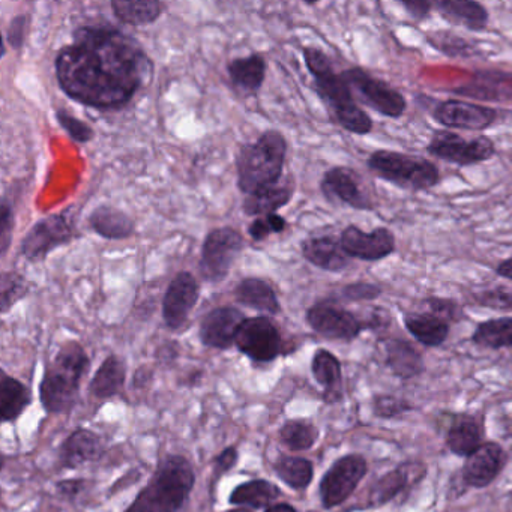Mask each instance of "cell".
<instances>
[{
	"instance_id": "14",
	"label": "cell",
	"mask_w": 512,
	"mask_h": 512,
	"mask_svg": "<svg viewBox=\"0 0 512 512\" xmlns=\"http://www.w3.org/2000/svg\"><path fill=\"white\" fill-rule=\"evenodd\" d=\"M323 196L332 203L350 206L356 211H373L374 202L365 188L361 175L350 167L329 169L320 182Z\"/></svg>"
},
{
	"instance_id": "17",
	"label": "cell",
	"mask_w": 512,
	"mask_h": 512,
	"mask_svg": "<svg viewBox=\"0 0 512 512\" xmlns=\"http://www.w3.org/2000/svg\"><path fill=\"white\" fill-rule=\"evenodd\" d=\"M200 286L191 272L182 271L173 278L163 299V319L167 328L181 329L197 305Z\"/></svg>"
},
{
	"instance_id": "45",
	"label": "cell",
	"mask_w": 512,
	"mask_h": 512,
	"mask_svg": "<svg viewBox=\"0 0 512 512\" xmlns=\"http://www.w3.org/2000/svg\"><path fill=\"white\" fill-rule=\"evenodd\" d=\"M287 221L281 215L271 214L263 218H256L248 226V235L256 242L265 241L272 233H283L286 230Z\"/></svg>"
},
{
	"instance_id": "1",
	"label": "cell",
	"mask_w": 512,
	"mask_h": 512,
	"mask_svg": "<svg viewBox=\"0 0 512 512\" xmlns=\"http://www.w3.org/2000/svg\"><path fill=\"white\" fill-rule=\"evenodd\" d=\"M56 77L77 103L109 110L130 103L154 76V62L130 35L112 26H82L58 53Z\"/></svg>"
},
{
	"instance_id": "37",
	"label": "cell",
	"mask_w": 512,
	"mask_h": 512,
	"mask_svg": "<svg viewBox=\"0 0 512 512\" xmlns=\"http://www.w3.org/2000/svg\"><path fill=\"white\" fill-rule=\"evenodd\" d=\"M476 346L487 349H512V316L485 320L472 334Z\"/></svg>"
},
{
	"instance_id": "9",
	"label": "cell",
	"mask_w": 512,
	"mask_h": 512,
	"mask_svg": "<svg viewBox=\"0 0 512 512\" xmlns=\"http://www.w3.org/2000/svg\"><path fill=\"white\" fill-rule=\"evenodd\" d=\"M431 157L458 167L475 166L485 163L496 155V143L488 136L464 139L451 130L434 131L427 145Z\"/></svg>"
},
{
	"instance_id": "6",
	"label": "cell",
	"mask_w": 512,
	"mask_h": 512,
	"mask_svg": "<svg viewBox=\"0 0 512 512\" xmlns=\"http://www.w3.org/2000/svg\"><path fill=\"white\" fill-rule=\"evenodd\" d=\"M367 167L382 181L412 193L431 190L442 181L439 169L433 161L388 149L374 151L368 157Z\"/></svg>"
},
{
	"instance_id": "54",
	"label": "cell",
	"mask_w": 512,
	"mask_h": 512,
	"mask_svg": "<svg viewBox=\"0 0 512 512\" xmlns=\"http://www.w3.org/2000/svg\"><path fill=\"white\" fill-rule=\"evenodd\" d=\"M265 512H298L289 503H275V505L266 508Z\"/></svg>"
},
{
	"instance_id": "40",
	"label": "cell",
	"mask_w": 512,
	"mask_h": 512,
	"mask_svg": "<svg viewBox=\"0 0 512 512\" xmlns=\"http://www.w3.org/2000/svg\"><path fill=\"white\" fill-rule=\"evenodd\" d=\"M281 442L292 451H307L316 445L319 439V430L311 422L293 419L284 422L280 430Z\"/></svg>"
},
{
	"instance_id": "44",
	"label": "cell",
	"mask_w": 512,
	"mask_h": 512,
	"mask_svg": "<svg viewBox=\"0 0 512 512\" xmlns=\"http://www.w3.org/2000/svg\"><path fill=\"white\" fill-rule=\"evenodd\" d=\"M56 119H58L59 125L67 131L68 136H70L74 142L86 145V143L94 140V130H92L86 122L76 118V116L70 115V113L65 112V110H58V112H56Z\"/></svg>"
},
{
	"instance_id": "15",
	"label": "cell",
	"mask_w": 512,
	"mask_h": 512,
	"mask_svg": "<svg viewBox=\"0 0 512 512\" xmlns=\"http://www.w3.org/2000/svg\"><path fill=\"white\" fill-rule=\"evenodd\" d=\"M340 242L350 259L361 262H380L397 250V239L388 227H377L367 233L350 224L341 232Z\"/></svg>"
},
{
	"instance_id": "43",
	"label": "cell",
	"mask_w": 512,
	"mask_h": 512,
	"mask_svg": "<svg viewBox=\"0 0 512 512\" xmlns=\"http://www.w3.org/2000/svg\"><path fill=\"white\" fill-rule=\"evenodd\" d=\"M422 305L425 307L427 313L433 316L440 317L445 322H458L463 317V308L454 299L439 298V296H430L424 299Z\"/></svg>"
},
{
	"instance_id": "29",
	"label": "cell",
	"mask_w": 512,
	"mask_h": 512,
	"mask_svg": "<svg viewBox=\"0 0 512 512\" xmlns=\"http://www.w3.org/2000/svg\"><path fill=\"white\" fill-rule=\"evenodd\" d=\"M311 371L314 379L325 389L326 403H337L343 397V373H341V362L338 361L334 353L326 349L316 350L313 361H311Z\"/></svg>"
},
{
	"instance_id": "33",
	"label": "cell",
	"mask_w": 512,
	"mask_h": 512,
	"mask_svg": "<svg viewBox=\"0 0 512 512\" xmlns=\"http://www.w3.org/2000/svg\"><path fill=\"white\" fill-rule=\"evenodd\" d=\"M31 391L14 377L2 373L0 379V415L2 422H13L20 418L31 404Z\"/></svg>"
},
{
	"instance_id": "10",
	"label": "cell",
	"mask_w": 512,
	"mask_h": 512,
	"mask_svg": "<svg viewBox=\"0 0 512 512\" xmlns=\"http://www.w3.org/2000/svg\"><path fill=\"white\" fill-rule=\"evenodd\" d=\"M305 319L310 328L326 340L350 343L356 340L364 329H367L361 317L356 316L353 311L347 310L337 301L317 302L313 307L308 308Z\"/></svg>"
},
{
	"instance_id": "12",
	"label": "cell",
	"mask_w": 512,
	"mask_h": 512,
	"mask_svg": "<svg viewBox=\"0 0 512 512\" xmlns=\"http://www.w3.org/2000/svg\"><path fill=\"white\" fill-rule=\"evenodd\" d=\"M236 347L254 362H271L281 355L283 338L275 323L265 316L247 317L239 326Z\"/></svg>"
},
{
	"instance_id": "26",
	"label": "cell",
	"mask_w": 512,
	"mask_h": 512,
	"mask_svg": "<svg viewBox=\"0 0 512 512\" xmlns=\"http://www.w3.org/2000/svg\"><path fill=\"white\" fill-rule=\"evenodd\" d=\"M88 223L98 236L109 241L131 238L136 232V224L130 215L115 206H98L89 215Z\"/></svg>"
},
{
	"instance_id": "2",
	"label": "cell",
	"mask_w": 512,
	"mask_h": 512,
	"mask_svg": "<svg viewBox=\"0 0 512 512\" xmlns=\"http://www.w3.org/2000/svg\"><path fill=\"white\" fill-rule=\"evenodd\" d=\"M305 65L314 80V89L328 107L329 115L343 130L356 136H367L373 131V119L359 107L341 74L335 73L331 59L317 47H305Z\"/></svg>"
},
{
	"instance_id": "13",
	"label": "cell",
	"mask_w": 512,
	"mask_h": 512,
	"mask_svg": "<svg viewBox=\"0 0 512 512\" xmlns=\"http://www.w3.org/2000/svg\"><path fill=\"white\" fill-rule=\"evenodd\" d=\"M74 229L65 215L43 218L32 226L22 241V254L29 262H43L56 248L70 244Z\"/></svg>"
},
{
	"instance_id": "50",
	"label": "cell",
	"mask_w": 512,
	"mask_h": 512,
	"mask_svg": "<svg viewBox=\"0 0 512 512\" xmlns=\"http://www.w3.org/2000/svg\"><path fill=\"white\" fill-rule=\"evenodd\" d=\"M238 457V451H236L235 446H229V448L224 449V451L215 458L214 482L218 481L224 473L229 472L230 469L236 466Z\"/></svg>"
},
{
	"instance_id": "51",
	"label": "cell",
	"mask_w": 512,
	"mask_h": 512,
	"mask_svg": "<svg viewBox=\"0 0 512 512\" xmlns=\"http://www.w3.org/2000/svg\"><path fill=\"white\" fill-rule=\"evenodd\" d=\"M401 5L415 22H424L434 10V2H427V0H403Z\"/></svg>"
},
{
	"instance_id": "30",
	"label": "cell",
	"mask_w": 512,
	"mask_h": 512,
	"mask_svg": "<svg viewBox=\"0 0 512 512\" xmlns=\"http://www.w3.org/2000/svg\"><path fill=\"white\" fill-rule=\"evenodd\" d=\"M266 59L259 53L236 58L227 65L230 82L244 94H256L266 79Z\"/></svg>"
},
{
	"instance_id": "21",
	"label": "cell",
	"mask_w": 512,
	"mask_h": 512,
	"mask_svg": "<svg viewBox=\"0 0 512 512\" xmlns=\"http://www.w3.org/2000/svg\"><path fill=\"white\" fill-rule=\"evenodd\" d=\"M422 467L424 466L413 463L400 464V466L385 473L382 478L377 479L371 485L370 493L367 496L368 508H379V506L386 505V503L394 500L398 494L403 493L412 484V479L415 478L413 475H424L425 469L416 472Z\"/></svg>"
},
{
	"instance_id": "39",
	"label": "cell",
	"mask_w": 512,
	"mask_h": 512,
	"mask_svg": "<svg viewBox=\"0 0 512 512\" xmlns=\"http://www.w3.org/2000/svg\"><path fill=\"white\" fill-rule=\"evenodd\" d=\"M425 40L437 52L451 59H469L478 55L475 44L451 31H434L425 34Z\"/></svg>"
},
{
	"instance_id": "19",
	"label": "cell",
	"mask_w": 512,
	"mask_h": 512,
	"mask_svg": "<svg viewBox=\"0 0 512 512\" xmlns=\"http://www.w3.org/2000/svg\"><path fill=\"white\" fill-rule=\"evenodd\" d=\"M506 455L499 443L484 442L463 467L464 484L472 488H485L500 475L505 467Z\"/></svg>"
},
{
	"instance_id": "38",
	"label": "cell",
	"mask_w": 512,
	"mask_h": 512,
	"mask_svg": "<svg viewBox=\"0 0 512 512\" xmlns=\"http://www.w3.org/2000/svg\"><path fill=\"white\" fill-rule=\"evenodd\" d=\"M274 467L277 475L293 490H305L313 481L314 467L307 458L281 455Z\"/></svg>"
},
{
	"instance_id": "7",
	"label": "cell",
	"mask_w": 512,
	"mask_h": 512,
	"mask_svg": "<svg viewBox=\"0 0 512 512\" xmlns=\"http://www.w3.org/2000/svg\"><path fill=\"white\" fill-rule=\"evenodd\" d=\"M356 103L367 106L385 118L398 119L406 113L407 100L401 92L361 67L341 73Z\"/></svg>"
},
{
	"instance_id": "4",
	"label": "cell",
	"mask_w": 512,
	"mask_h": 512,
	"mask_svg": "<svg viewBox=\"0 0 512 512\" xmlns=\"http://www.w3.org/2000/svg\"><path fill=\"white\" fill-rule=\"evenodd\" d=\"M196 484L190 461L182 455H167L158 464L149 484L125 512H179Z\"/></svg>"
},
{
	"instance_id": "16",
	"label": "cell",
	"mask_w": 512,
	"mask_h": 512,
	"mask_svg": "<svg viewBox=\"0 0 512 512\" xmlns=\"http://www.w3.org/2000/svg\"><path fill=\"white\" fill-rule=\"evenodd\" d=\"M496 109L463 100H446L437 104L433 118L451 131H485L496 124Z\"/></svg>"
},
{
	"instance_id": "34",
	"label": "cell",
	"mask_w": 512,
	"mask_h": 512,
	"mask_svg": "<svg viewBox=\"0 0 512 512\" xmlns=\"http://www.w3.org/2000/svg\"><path fill=\"white\" fill-rule=\"evenodd\" d=\"M110 7L119 22L130 26L152 25L163 14V4L157 0H134V2L112 0Z\"/></svg>"
},
{
	"instance_id": "22",
	"label": "cell",
	"mask_w": 512,
	"mask_h": 512,
	"mask_svg": "<svg viewBox=\"0 0 512 512\" xmlns=\"http://www.w3.org/2000/svg\"><path fill=\"white\" fill-rule=\"evenodd\" d=\"M434 10L451 25L463 26L472 32L485 31L490 22L487 8L475 0H439L434 2Z\"/></svg>"
},
{
	"instance_id": "47",
	"label": "cell",
	"mask_w": 512,
	"mask_h": 512,
	"mask_svg": "<svg viewBox=\"0 0 512 512\" xmlns=\"http://www.w3.org/2000/svg\"><path fill=\"white\" fill-rule=\"evenodd\" d=\"M14 212L13 206L7 199H2L0 206V254L7 256L10 250L11 239H13Z\"/></svg>"
},
{
	"instance_id": "36",
	"label": "cell",
	"mask_w": 512,
	"mask_h": 512,
	"mask_svg": "<svg viewBox=\"0 0 512 512\" xmlns=\"http://www.w3.org/2000/svg\"><path fill=\"white\" fill-rule=\"evenodd\" d=\"M277 485L265 479H254L238 485L230 494L232 505H245L253 509L269 508L280 497Z\"/></svg>"
},
{
	"instance_id": "53",
	"label": "cell",
	"mask_w": 512,
	"mask_h": 512,
	"mask_svg": "<svg viewBox=\"0 0 512 512\" xmlns=\"http://www.w3.org/2000/svg\"><path fill=\"white\" fill-rule=\"evenodd\" d=\"M496 274L499 275V277L512 281V257L503 260V262H500L499 265L496 266Z\"/></svg>"
},
{
	"instance_id": "31",
	"label": "cell",
	"mask_w": 512,
	"mask_h": 512,
	"mask_svg": "<svg viewBox=\"0 0 512 512\" xmlns=\"http://www.w3.org/2000/svg\"><path fill=\"white\" fill-rule=\"evenodd\" d=\"M236 302L244 307L262 311V313L278 314L281 311L280 301L271 284L260 278H245L235 287Z\"/></svg>"
},
{
	"instance_id": "42",
	"label": "cell",
	"mask_w": 512,
	"mask_h": 512,
	"mask_svg": "<svg viewBox=\"0 0 512 512\" xmlns=\"http://www.w3.org/2000/svg\"><path fill=\"white\" fill-rule=\"evenodd\" d=\"M472 304L494 311H512V290L508 287H493L473 293Z\"/></svg>"
},
{
	"instance_id": "5",
	"label": "cell",
	"mask_w": 512,
	"mask_h": 512,
	"mask_svg": "<svg viewBox=\"0 0 512 512\" xmlns=\"http://www.w3.org/2000/svg\"><path fill=\"white\" fill-rule=\"evenodd\" d=\"M89 367L91 361L82 344L77 341L62 344L41 380L40 397L46 412L61 413L74 406L79 397L80 382L88 374Z\"/></svg>"
},
{
	"instance_id": "28",
	"label": "cell",
	"mask_w": 512,
	"mask_h": 512,
	"mask_svg": "<svg viewBox=\"0 0 512 512\" xmlns=\"http://www.w3.org/2000/svg\"><path fill=\"white\" fill-rule=\"evenodd\" d=\"M295 194V181L293 178L287 179L283 184L272 185V187L263 188L257 193L250 194L245 197L244 209L245 214L250 217H259V215L278 214L280 209L289 205L290 200Z\"/></svg>"
},
{
	"instance_id": "55",
	"label": "cell",
	"mask_w": 512,
	"mask_h": 512,
	"mask_svg": "<svg viewBox=\"0 0 512 512\" xmlns=\"http://www.w3.org/2000/svg\"><path fill=\"white\" fill-rule=\"evenodd\" d=\"M227 512H251V511H250V509L239 508V509H233V511H227Z\"/></svg>"
},
{
	"instance_id": "35",
	"label": "cell",
	"mask_w": 512,
	"mask_h": 512,
	"mask_svg": "<svg viewBox=\"0 0 512 512\" xmlns=\"http://www.w3.org/2000/svg\"><path fill=\"white\" fill-rule=\"evenodd\" d=\"M125 365L119 361L118 356L110 355L104 359L101 367L91 382V394L100 400L115 397L125 385Z\"/></svg>"
},
{
	"instance_id": "46",
	"label": "cell",
	"mask_w": 512,
	"mask_h": 512,
	"mask_svg": "<svg viewBox=\"0 0 512 512\" xmlns=\"http://www.w3.org/2000/svg\"><path fill=\"white\" fill-rule=\"evenodd\" d=\"M382 295V287L379 284L358 281V283L347 284L341 289V298L350 302L374 301Z\"/></svg>"
},
{
	"instance_id": "41",
	"label": "cell",
	"mask_w": 512,
	"mask_h": 512,
	"mask_svg": "<svg viewBox=\"0 0 512 512\" xmlns=\"http://www.w3.org/2000/svg\"><path fill=\"white\" fill-rule=\"evenodd\" d=\"M28 281L19 272H4L0 280V310L7 314L20 299L28 295Z\"/></svg>"
},
{
	"instance_id": "23",
	"label": "cell",
	"mask_w": 512,
	"mask_h": 512,
	"mask_svg": "<svg viewBox=\"0 0 512 512\" xmlns=\"http://www.w3.org/2000/svg\"><path fill=\"white\" fill-rule=\"evenodd\" d=\"M482 424L475 416L458 413L446 428L445 443L452 454L470 457L482 445Z\"/></svg>"
},
{
	"instance_id": "27",
	"label": "cell",
	"mask_w": 512,
	"mask_h": 512,
	"mask_svg": "<svg viewBox=\"0 0 512 512\" xmlns=\"http://www.w3.org/2000/svg\"><path fill=\"white\" fill-rule=\"evenodd\" d=\"M512 77L505 73L479 71L473 80L461 88L455 89V94L482 101H506L512 98Z\"/></svg>"
},
{
	"instance_id": "52",
	"label": "cell",
	"mask_w": 512,
	"mask_h": 512,
	"mask_svg": "<svg viewBox=\"0 0 512 512\" xmlns=\"http://www.w3.org/2000/svg\"><path fill=\"white\" fill-rule=\"evenodd\" d=\"M85 485L86 482L83 479H67V481L59 482L58 491L65 499L74 500L85 490Z\"/></svg>"
},
{
	"instance_id": "24",
	"label": "cell",
	"mask_w": 512,
	"mask_h": 512,
	"mask_svg": "<svg viewBox=\"0 0 512 512\" xmlns=\"http://www.w3.org/2000/svg\"><path fill=\"white\" fill-rule=\"evenodd\" d=\"M101 454H103V443L100 436L94 431L83 430V428L70 434L59 451L61 466L65 469H77L89 461L97 460Z\"/></svg>"
},
{
	"instance_id": "18",
	"label": "cell",
	"mask_w": 512,
	"mask_h": 512,
	"mask_svg": "<svg viewBox=\"0 0 512 512\" xmlns=\"http://www.w3.org/2000/svg\"><path fill=\"white\" fill-rule=\"evenodd\" d=\"M247 319L238 308L218 307L209 311L200 323L199 337L203 346L226 350L235 344L239 326Z\"/></svg>"
},
{
	"instance_id": "20",
	"label": "cell",
	"mask_w": 512,
	"mask_h": 512,
	"mask_svg": "<svg viewBox=\"0 0 512 512\" xmlns=\"http://www.w3.org/2000/svg\"><path fill=\"white\" fill-rule=\"evenodd\" d=\"M302 256L311 265L326 272H343L349 268L350 257L335 236H314L301 245Z\"/></svg>"
},
{
	"instance_id": "48",
	"label": "cell",
	"mask_w": 512,
	"mask_h": 512,
	"mask_svg": "<svg viewBox=\"0 0 512 512\" xmlns=\"http://www.w3.org/2000/svg\"><path fill=\"white\" fill-rule=\"evenodd\" d=\"M374 413L380 418H394L412 409L406 400L392 397V395H377L373 401Z\"/></svg>"
},
{
	"instance_id": "32",
	"label": "cell",
	"mask_w": 512,
	"mask_h": 512,
	"mask_svg": "<svg viewBox=\"0 0 512 512\" xmlns=\"http://www.w3.org/2000/svg\"><path fill=\"white\" fill-rule=\"evenodd\" d=\"M404 326L418 343L427 347L442 346L449 337V323L427 311L406 314Z\"/></svg>"
},
{
	"instance_id": "11",
	"label": "cell",
	"mask_w": 512,
	"mask_h": 512,
	"mask_svg": "<svg viewBox=\"0 0 512 512\" xmlns=\"http://www.w3.org/2000/svg\"><path fill=\"white\" fill-rule=\"evenodd\" d=\"M367 470V460L362 455L349 454L338 458L320 481L323 508L332 509L346 502L367 475Z\"/></svg>"
},
{
	"instance_id": "3",
	"label": "cell",
	"mask_w": 512,
	"mask_h": 512,
	"mask_svg": "<svg viewBox=\"0 0 512 512\" xmlns=\"http://www.w3.org/2000/svg\"><path fill=\"white\" fill-rule=\"evenodd\" d=\"M286 155L287 142L280 131H265L256 142L239 145L236 152L239 190L250 196L280 184Z\"/></svg>"
},
{
	"instance_id": "49",
	"label": "cell",
	"mask_w": 512,
	"mask_h": 512,
	"mask_svg": "<svg viewBox=\"0 0 512 512\" xmlns=\"http://www.w3.org/2000/svg\"><path fill=\"white\" fill-rule=\"evenodd\" d=\"M28 28L29 17L25 16V14H20V16L14 17V19L11 20L10 26H8L7 35H5L11 49H22L23 44H25Z\"/></svg>"
},
{
	"instance_id": "25",
	"label": "cell",
	"mask_w": 512,
	"mask_h": 512,
	"mask_svg": "<svg viewBox=\"0 0 512 512\" xmlns=\"http://www.w3.org/2000/svg\"><path fill=\"white\" fill-rule=\"evenodd\" d=\"M385 364L401 380L413 379L424 371L421 352L412 343L401 338L385 341Z\"/></svg>"
},
{
	"instance_id": "8",
	"label": "cell",
	"mask_w": 512,
	"mask_h": 512,
	"mask_svg": "<svg viewBox=\"0 0 512 512\" xmlns=\"http://www.w3.org/2000/svg\"><path fill=\"white\" fill-rule=\"evenodd\" d=\"M245 248L244 236L232 227L212 230L203 242L199 271L206 283L226 280L233 263Z\"/></svg>"
}]
</instances>
